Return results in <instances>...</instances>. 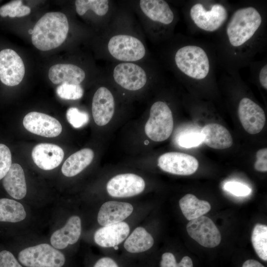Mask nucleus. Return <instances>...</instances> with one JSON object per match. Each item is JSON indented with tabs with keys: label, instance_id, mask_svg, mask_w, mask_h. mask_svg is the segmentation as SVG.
Segmentation results:
<instances>
[{
	"label": "nucleus",
	"instance_id": "obj_16",
	"mask_svg": "<svg viewBox=\"0 0 267 267\" xmlns=\"http://www.w3.org/2000/svg\"><path fill=\"white\" fill-rule=\"evenodd\" d=\"M139 6L146 17L161 27L170 28L175 23L174 12L165 0H141Z\"/></svg>",
	"mask_w": 267,
	"mask_h": 267
},
{
	"label": "nucleus",
	"instance_id": "obj_8",
	"mask_svg": "<svg viewBox=\"0 0 267 267\" xmlns=\"http://www.w3.org/2000/svg\"><path fill=\"white\" fill-rule=\"evenodd\" d=\"M186 230L192 239L205 247L214 248L221 241L218 228L213 221L206 216L190 221L186 225Z\"/></svg>",
	"mask_w": 267,
	"mask_h": 267
},
{
	"label": "nucleus",
	"instance_id": "obj_23",
	"mask_svg": "<svg viewBox=\"0 0 267 267\" xmlns=\"http://www.w3.org/2000/svg\"><path fill=\"white\" fill-rule=\"evenodd\" d=\"M2 184L8 194L16 199H21L26 196L27 187L25 174L19 164H11L3 178Z\"/></svg>",
	"mask_w": 267,
	"mask_h": 267
},
{
	"label": "nucleus",
	"instance_id": "obj_42",
	"mask_svg": "<svg viewBox=\"0 0 267 267\" xmlns=\"http://www.w3.org/2000/svg\"><path fill=\"white\" fill-rule=\"evenodd\" d=\"M33 29H29L28 31V33L29 34H33Z\"/></svg>",
	"mask_w": 267,
	"mask_h": 267
},
{
	"label": "nucleus",
	"instance_id": "obj_2",
	"mask_svg": "<svg viewBox=\"0 0 267 267\" xmlns=\"http://www.w3.org/2000/svg\"><path fill=\"white\" fill-rule=\"evenodd\" d=\"M172 60L179 78L189 86H215L218 63L212 42L183 37L173 52Z\"/></svg>",
	"mask_w": 267,
	"mask_h": 267
},
{
	"label": "nucleus",
	"instance_id": "obj_38",
	"mask_svg": "<svg viewBox=\"0 0 267 267\" xmlns=\"http://www.w3.org/2000/svg\"><path fill=\"white\" fill-rule=\"evenodd\" d=\"M0 267H22L13 255L6 250L0 252Z\"/></svg>",
	"mask_w": 267,
	"mask_h": 267
},
{
	"label": "nucleus",
	"instance_id": "obj_21",
	"mask_svg": "<svg viewBox=\"0 0 267 267\" xmlns=\"http://www.w3.org/2000/svg\"><path fill=\"white\" fill-rule=\"evenodd\" d=\"M200 133L203 142L211 148L223 149L230 147L233 144L230 133L220 124H207L202 129Z\"/></svg>",
	"mask_w": 267,
	"mask_h": 267
},
{
	"label": "nucleus",
	"instance_id": "obj_37",
	"mask_svg": "<svg viewBox=\"0 0 267 267\" xmlns=\"http://www.w3.org/2000/svg\"><path fill=\"white\" fill-rule=\"evenodd\" d=\"M224 189L236 196H245L250 194L251 189L247 185L237 181H228Z\"/></svg>",
	"mask_w": 267,
	"mask_h": 267
},
{
	"label": "nucleus",
	"instance_id": "obj_31",
	"mask_svg": "<svg viewBox=\"0 0 267 267\" xmlns=\"http://www.w3.org/2000/svg\"><path fill=\"white\" fill-rule=\"evenodd\" d=\"M57 95L62 99L77 100L81 98L84 90L80 85L63 83L56 89Z\"/></svg>",
	"mask_w": 267,
	"mask_h": 267
},
{
	"label": "nucleus",
	"instance_id": "obj_12",
	"mask_svg": "<svg viewBox=\"0 0 267 267\" xmlns=\"http://www.w3.org/2000/svg\"><path fill=\"white\" fill-rule=\"evenodd\" d=\"M145 183L140 176L134 174L118 175L110 179L107 183L108 194L114 197H132L141 193Z\"/></svg>",
	"mask_w": 267,
	"mask_h": 267
},
{
	"label": "nucleus",
	"instance_id": "obj_27",
	"mask_svg": "<svg viewBox=\"0 0 267 267\" xmlns=\"http://www.w3.org/2000/svg\"><path fill=\"white\" fill-rule=\"evenodd\" d=\"M26 216L20 203L8 198L0 199V222H17L23 221Z\"/></svg>",
	"mask_w": 267,
	"mask_h": 267
},
{
	"label": "nucleus",
	"instance_id": "obj_24",
	"mask_svg": "<svg viewBox=\"0 0 267 267\" xmlns=\"http://www.w3.org/2000/svg\"><path fill=\"white\" fill-rule=\"evenodd\" d=\"M93 151L89 148L81 149L70 156L64 162L61 172L66 177H74L84 170L92 162Z\"/></svg>",
	"mask_w": 267,
	"mask_h": 267
},
{
	"label": "nucleus",
	"instance_id": "obj_7",
	"mask_svg": "<svg viewBox=\"0 0 267 267\" xmlns=\"http://www.w3.org/2000/svg\"><path fill=\"white\" fill-rule=\"evenodd\" d=\"M108 49L115 59L122 61H135L145 54V48L137 38L128 35L112 37L108 43Z\"/></svg>",
	"mask_w": 267,
	"mask_h": 267
},
{
	"label": "nucleus",
	"instance_id": "obj_20",
	"mask_svg": "<svg viewBox=\"0 0 267 267\" xmlns=\"http://www.w3.org/2000/svg\"><path fill=\"white\" fill-rule=\"evenodd\" d=\"M81 233V221L79 217H70L65 225L56 230L50 237L52 246L58 249H63L69 244L77 242Z\"/></svg>",
	"mask_w": 267,
	"mask_h": 267
},
{
	"label": "nucleus",
	"instance_id": "obj_14",
	"mask_svg": "<svg viewBox=\"0 0 267 267\" xmlns=\"http://www.w3.org/2000/svg\"><path fill=\"white\" fill-rule=\"evenodd\" d=\"M23 124L29 132L46 137H54L62 132V126L55 118L44 113L31 112L24 118Z\"/></svg>",
	"mask_w": 267,
	"mask_h": 267
},
{
	"label": "nucleus",
	"instance_id": "obj_22",
	"mask_svg": "<svg viewBox=\"0 0 267 267\" xmlns=\"http://www.w3.org/2000/svg\"><path fill=\"white\" fill-rule=\"evenodd\" d=\"M84 71L71 64H57L52 66L48 71V78L54 84L63 83L79 85L85 79Z\"/></svg>",
	"mask_w": 267,
	"mask_h": 267
},
{
	"label": "nucleus",
	"instance_id": "obj_6",
	"mask_svg": "<svg viewBox=\"0 0 267 267\" xmlns=\"http://www.w3.org/2000/svg\"><path fill=\"white\" fill-rule=\"evenodd\" d=\"M18 260L27 267H62L64 255L48 244H41L25 248L20 252Z\"/></svg>",
	"mask_w": 267,
	"mask_h": 267
},
{
	"label": "nucleus",
	"instance_id": "obj_33",
	"mask_svg": "<svg viewBox=\"0 0 267 267\" xmlns=\"http://www.w3.org/2000/svg\"><path fill=\"white\" fill-rule=\"evenodd\" d=\"M68 122L75 128H80L86 125L89 121L88 114L80 111L76 107H70L66 112Z\"/></svg>",
	"mask_w": 267,
	"mask_h": 267
},
{
	"label": "nucleus",
	"instance_id": "obj_41",
	"mask_svg": "<svg viewBox=\"0 0 267 267\" xmlns=\"http://www.w3.org/2000/svg\"><path fill=\"white\" fill-rule=\"evenodd\" d=\"M242 267H265L260 263L255 260H248L243 264Z\"/></svg>",
	"mask_w": 267,
	"mask_h": 267
},
{
	"label": "nucleus",
	"instance_id": "obj_10",
	"mask_svg": "<svg viewBox=\"0 0 267 267\" xmlns=\"http://www.w3.org/2000/svg\"><path fill=\"white\" fill-rule=\"evenodd\" d=\"M25 66L20 56L13 50L0 51V80L8 86L18 85L23 80Z\"/></svg>",
	"mask_w": 267,
	"mask_h": 267
},
{
	"label": "nucleus",
	"instance_id": "obj_13",
	"mask_svg": "<svg viewBox=\"0 0 267 267\" xmlns=\"http://www.w3.org/2000/svg\"><path fill=\"white\" fill-rule=\"evenodd\" d=\"M113 75L117 84L129 90L140 89L147 82V76L143 68L131 62H122L117 65Z\"/></svg>",
	"mask_w": 267,
	"mask_h": 267
},
{
	"label": "nucleus",
	"instance_id": "obj_39",
	"mask_svg": "<svg viewBox=\"0 0 267 267\" xmlns=\"http://www.w3.org/2000/svg\"><path fill=\"white\" fill-rule=\"evenodd\" d=\"M257 160L254 164V168L259 172L267 171V148L259 150L256 154Z\"/></svg>",
	"mask_w": 267,
	"mask_h": 267
},
{
	"label": "nucleus",
	"instance_id": "obj_17",
	"mask_svg": "<svg viewBox=\"0 0 267 267\" xmlns=\"http://www.w3.org/2000/svg\"><path fill=\"white\" fill-rule=\"evenodd\" d=\"M64 155V151L60 146L48 143L36 145L32 152L34 162L44 170H51L58 167L62 161Z\"/></svg>",
	"mask_w": 267,
	"mask_h": 267
},
{
	"label": "nucleus",
	"instance_id": "obj_36",
	"mask_svg": "<svg viewBox=\"0 0 267 267\" xmlns=\"http://www.w3.org/2000/svg\"><path fill=\"white\" fill-rule=\"evenodd\" d=\"M12 164L11 154L9 148L3 144H0V180L3 178Z\"/></svg>",
	"mask_w": 267,
	"mask_h": 267
},
{
	"label": "nucleus",
	"instance_id": "obj_26",
	"mask_svg": "<svg viewBox=\"0 0 267 267\" xmlns=\"http://www.w3.org/2000/svg\"><path fill=\"white\" fill-rule=\"evenodd\" d=\"M154 244L151 235L142 227H136L124 242V248L129 252L137 253L149 250Z\"/></svg>",
	"mask_w": 267,
	"mask_h": 267
},
{
	"label": "nucleus",
	"instance_id": "obj_34",
	"mask_svg": "<svg viewBox=\"0 0 267 267\" xmlns=\"http://www.w3.org/2000/svg\"><path fill=\"white\" fill-rule=\"evenodd\" d=\"M202 142L201 133L196 132L181 133L177 137L178 144L184 148L195 147L200 145Z\"/></svg>",
	"mask_w": 267,
	"mask_h": 267
},
{
	"label": "nucleus",
	"instance_id": "obj_15",
	"mask_svg": "<svg viewBox=\"0 0 267 267\" xmlns=\"http://www.w3.org/2000/svg\"><path fill=\"white\" fill-rule=\"evenodd\" d=\"M92 114L95 123L98 126L107 125L114 113L115 102L111 91L101 87L95 92L92 101Z\"/></svg>",
	"mask_w": 267,
	"mask_h": 267
},
{
	"label": "nucleus",
	"instance_id": "obj_3",
	"mask_svg": "<svg viewBox=\"0 0 267 267\" xmlns=\"http://www.w3.org/2000/svg\"><path fill=\"white\" fill-rule=\"evenodd\" d=\"M232 6L226 1L189 0L185 8L189 30L216 34L226 22Z\"/></svg>",
	"mask_w": 267,
	"mask_h": 267
},
{
	"label": "nucleus",
	"instance_id": "obj_1",
	"mask_svg": "<svg viewBox=\"0 0 267 267\" xmlns=\"http://www.w3.org/2000/svg\"><path fill=\"white\" fill-rule=\"evenodd\" d=\"M265 1L248 0L233 5L226 22L212 42L218 65L228 74L239 72L263 51L267 42Z\"/></svg>",
	"mask_w": 267,
	"mask_h": 267
},
{
	"label": "nucleus",
	"instance_id": "obj_28",
	"mask_svg": "<svg viewBox=\"0 0 267 267\" xmlns=\"http://www.w3.org/2000/svg\"><path fill=\"white\" fill-rule=\"evenodd\" d=\"M252 242L258 256L263 260H267V226L257 224L252 232Z\"/></svg>",
	"mask_w": 267,
	"mask_h": 267
},
{
	"label": "nucleus",
	"instance_id": "obj_35",
	"mask_svg": "<svg viewBox=\"0 0 267 267\" xmlns=\"http://www.w3.org/2000/svg\"><path fill=\"white\" fill-rule=\"evenodd\" d=\"M161 267H193L192 260L188 256H184L181 261L177 263L174 255L169 252L164 253L162 256Z\"/></svg>",
	"mask_w": 267,
	"mask_h": 267
},
{
	"label": "nucleus",
	"instance_id": "obj_32",
	"mask_svg": "<svg viewBox=\"0 0 267 267\" xmlns=\"http://www.w3.org/2000/svg\"><path fill=\"white\" fill-rule=\"evenodd\" d=\"M250 66L252 78H254L264 89H267V60L252 62Z\"/></svg>",
	"mask_w": 267,
	"mask_h": 267
},
{
	"label": "nucleus",
	"instance_id": "obj_9",
	"mask_svg": "<svg viewBox=\"0 0 267 267\" xmlns=\"http://www.w3.org/2000/svg\"><path fill=\"white\" fill-rule=\"evenodd\" d=\"M237 114L243 128L250 134L260 133L265 125L266 116L264 110L249 97H243L239 100Z\"/></svg>",
	"mask_w": 267,
	"mask_h": 267
},
{
	"label": "nucleus",
	"instance_id": "obj_11",
	"mask_svg": "<svg viewBox=\"0 0 267 267\" xmlns=\"http://www.w3.org/2000/svg\"><path fill=\"white\" fill-rule=\"evenodd\" d=\"M158 166L163 171L174 175L187 176L198 169L199 163L193 156L181 152H170L161 155Z\"/></svg>",
	"mask_w": 267,
	"mask_h": 267
},
{
	"label": "nucleus",
	"instance_id": "obj_25",
	"mask_svg": "<svg viewBox=\"0 0 267 267\" xmlns=\"http://www.w3.org/2000/svg\"><path fill=\"white\" fill-rule=\"evenodd\" d=\"M182 214L188 221L199 218L211 209L209 202L198 199L195 195L187 194L179 201Z\"/></svg>",
	"mask_w": 267,
	"mask_h": 267
},
{
	"label": "nucleus",
	"instance_id": "obj_43",
	"mask_svg": "<svg viewBox=\"0 0 267 267\" xmlns=\"http://www.w3.org/2000/svg\"><path fill=\"white\" fill-rule=\"evenodd\" d=\"M114 248L115 250H118V246H115L114 247Z\"/></svg>",
	"mask_w": 267,
	"mask_h": 267
},
{
	"label": "nucleus",
	"instance_id": "obj_29",
	"mask_svg": "<svg viewBox=\"0 0 267 267\" xmlns=\"http://www.w3.org/2000/svg\"><path fill=\"white\" fill-rule=\"evenodd\" d=\"M107 0H77L75 6L77 13L82 16L89 10H91L98 16H104L109 10Z\"/></svg>",
	"mask_w": 267,
	"mask_h": 267
},
{
	"label": "nucleus",
	"instance_id": "obj_4",
	"mask_svg": "<svg viewBox=\"0 0 267 267\" xmlns=\"http://www.w3.org/2000/svg\"><path fill=\"white\" fill-rule=\"evenodd\" d=\"M33 30V44L42 51L51 50L58 47L66 40L69 31L68 21L62 12H48L38 21Z\"/></svg>",
	"mask_w": 267,
	"mask_h": 267
},
{
	"label": "nucleus",
	"instance_id": "obj_18",
	"mask_svg": "<svg viewBox=\"0 0 267 267\" xmlns=\"http://www.w3.org/2000/svg\"><path fill=\"white\" fill-rule=\"evenodd\" d=\"M130 232L129 225L122 222L103 226L95 232V242L103 247H114L122 242Z\"/></svg>",
	"mask_w": 267,
	"mask_h": 267
},
{
	"label": "nucleus",
	"instance_id": "obj_5",
	"mask_svg": "<svg viewBox=\"0 0 267 267\" xmlns=\"http://www.w3.org/2000/svg\"><path fill=\"white\" fill-rule=\"evenodd\" d=\"M174 127L172 112L168 104L162 101L154 103L144 130L146 135L154 141H163L171 135Z\"/></svg>",
	"mask_w": 267,
	"mask_h": 267
},
{
	"label": "nucleus",
	"instance_id": "obj_40",
	"mask_svg": "<svg viewBox=\"0 0 267 267\" xmlns=\"http://www.w3.org/2000/svg\"><path fill=\"white\" fill-rule=\"evenodd\" d=\"M93 267H118V266L111 258L104 257L98 260Z\"/></svg>",
	"mask_w": 267,
	"mask_h": 267
},
{
	"label": "nucleus",
	"instance_id": "obj_30",
	"mask_svg": "<svg viewBox=\"0 0 267 267\" xmlns=\"http://www.w3.org/2000/svg\"><path fill=\"white\" fill-rule=\"evenodd\" d=\"M30 12V8L23 5L22 1L20 0L11 1L0 7V15L2 17H20Z\"/></svg>",
	"mask_w": 267,
	"mask_h": 267
},
{
	"label": "nucleus",
	"instance_id": "obj_19",
	"mask_svg": "<svg viewBox=\"0 0 267 267\" xmlns=\"http://www.w3.org/2000/svg\"><path fill=\"white\" fill-rule=\"evenodd\" d=\"M133 207L128 203L110 201L101 206L97 215V221L102 226L122 222L133 212Z\"/></svg>",
	"mask_w": 267,
	"mask_h": 267
}]
</instances>
